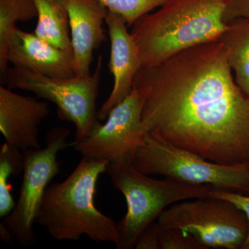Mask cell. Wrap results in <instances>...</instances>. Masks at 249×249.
I'll return each mask as SVG.
<instances>
[{
    "instance_id": "obj_18",
    "label": "cell",
    "mask_w": 249,
    "mask_h": 249,
    "mask_svg": "<svg viewBox=\"0 0 249 249\" xmlns=\"http://www.w3.org/2000/svg\"><path fill=\"white\" fill-rule=\"evenodd\" d=\"M109 11L120 15L128 27H132L137 20L160 7L165 0H98Z\"/></svg>"
},
{
    "instance_id": "obj_22",
    "label": "cell",
    "mask_w": 249,
    "mask_h": 249,
    "mask_svg": "<svg viewBox=\"0 0 249 249\" xmlns=\"http://www.w3.org/2000/svg\"><path fill=\"white\" fill-rule=\"evenodd\" d=\"M0 237L4 242L9 244L13 243L15 240L14 235L2 222L0 224Z\"/></svg>"
},
{
    "instance_id": "obj_21",
    "label": "cell",
    "mask_w": 249,
    "mask_h": 249,
    "mask_svg": "<svg viewBox=\"0 0 249 249\" xmlns=\"http://www.w3.org/2000/svg\"><path fill=\"white\" fill-rule=\"evenodd\" d=\"M239 17L249 18V0H231L223 14V21L227 23Z\"/></svg>"
},
{
    "instance_id": "obj_12",
    "label": "cell",
    "mask_w": 249,
    "mask_h": 249,
    "mask_svg": "<svg viewBox=\"0 0 249 249\" xmlns=\"http://www.w3.org/2000/svg\"><path fill=\"white\" fill-rule=\"evenodd\" d=\"M50 112L49 103L0 86V132L9 145L40 149L39 127Z\"/></svg>"
},
{
    "instance_id": "obj_7",
    "label": "cell",
    "mask_w": 249,
    "mask_h": 249,
    "mask_svg": "<svg viewBox=\"0 0 249 249\" xmlns=\"http://www.w3.org/2000/svg\"><path fill=\"white\" fill-rule=\"evenodd\" d=\"M163 228L190 232L206 249H242L249 231L245 213L220 198L207 196L175 203L157 220Z\"/></svg>"
},
{
    "instance_id": "obj_4",
    "label": "cell",
    "mask_w": 249,
    "mask_h": 249,
    "mask_svg": "<svg viewBox=\"0 0 249 249\" xmlns=\"http://www.w3.org/2000/svg\"><path fill=\"white\" fill-rule=\"evenodd\" d=\"M106 172L127 202V213L118 224L119 249L134 248L142 232L167 208L179 201L207 197L216 188L170 178L155 179L136 169L131 160L109 162Z\"/></svg>"
},
{
    "instance_id": "obj_11",
    "label": "cell",
    "mask_w": 249,
    "mask_h": 249,
    "mask_svg": "<svg viewBox=\"0 0 249 249\" xmlns=\"http://www.w3.org/2000/svg\"><path fill=\"white\" fill-rule=\"evenodd\" d=\"M6 59L13 66L45 76L70 78L76 75L73 51L58 48L17 27L8 36Z\"/></svg>"
},
{
    "instance_id": "obj_9",
    "label": "cell",
    "mask_w": 249,
    "mask_h": 249,
    "mask_svg": "<svg viewBox=\"0 0 249 249\" xmlns=\"http://www.w3.org/2000/svg\"><path fill=\"white\" fill-rule=\"evenodd\" d=\"M142 96L133 88L111 109L105 124L96 121L85 137L73 142V147L83 157L109 163L132 160L147 134L142 124Z\"/></svg>"
},
{
    "instance_id": "obj_19",
    "label": "cell",
    "mask_w": 249,
    "mask_h": 249,
    "mask_svg": "<svg viewBox=\"0 0 249 249\" xmlns=\"http://www.w3.org/2000/svg\"><path fill=\"white\" fill-rule=\"evenodd\" d=\"M156 249H206L190 232L155 222Z\"/></svg>"
},
{
    "instance_id": "obj_14",
    "label": "cell",
    "mask_w": 249,
    "mask_h": 249,
    "mask_svg": "<svg viewBox=\"0 0 249 249\" xmlns=\"http://www.w3.org/2000/svg\"><path fill=\"white\" fill-rule=\"evenodd\" d=\"M227 24L218 40L227 51L236 83L249 96V18H235Z\"/></svg>"
},
{
    "instance_id": "obj_5",
    "label": "cell",
    "mask_w": 249,
    "mask_h": 249,
    "mask_svg": "<svg viewBox=\"0 0 249 249\" xmlns=\"http://www.w3.org/2000/svg\"><path fill=\"white\" fill-rule=\"evenodd\" d=\"M136 169L181 182L209 185L218 189L249 195V163L224 165L147 133L132 160Z\"/></svg>"
},
{
    "instance_id": "obj_13",
    "label": "cell",
    "mask_w": 249,
    "mask_h": 249,
    "mask_svg": "<svg viewBox=\"0 0 249 249\" xmlns=\"http://www.w3.org/2000/svg\"><path fill=\"white\" fill-rule=\"evenodd\" d=\"M76 75L91 74L93 52L106 39L108 9L98 0H65Z\"/></svg>"
},
{
    "instance_id": "obj_2",
    "label": "cell",
    "mask_w": 249,
    "mask_h": 249,
    "mask_svg": "<svg viewBox=\"0 0 249 249\" xmlns=\"http://www.w3.org/2000/svg\"><path fill=\"white\" fill-rule=\"evenodd\" d=\"M109 162L83 157L68 178L49 185L41 201L36 222L58 241L80 240L119 242L118 224L94 204L98 178Z\"/></svg>"
},
{
    "instance_id": "obj_16",
    "label": "cell",
    "mask_w": 249,
    "mask_h": 249,
    "mask_svg": "<svg viewBox=\"0 0 249 249\" xmlns=\"http://www.w3.org/2000/svg\"><path fill=\"white\" fill-rule=\"evenodd\" d=\"M37 17L34 0H0V71L1 78L9 68L6 42L10 31L18 22H27Z\"/></svg>"
},
{
    "instance_id": "obj_10",
    "label": "cell",
    "mask_w": 249,
    "mask_h": 249,
    "mask_svg": "<svg viewBox=\"0 0 249 249\" xmlns=\"http://www.w3.org/2000/svg\"><path fill=\"white\" fill-rule=\"evenodd\" d=\"M106 24L110 40L109 68L114 85L109 97L97 111L99 121L106 120L111 109L131 93L134 78L142 67L138 47L124 18L108 10Z\"/></svg>"
},
{
    "instance_id": "obj_8",
    "label": "cell",
    "mask_w": 249,
    "mask_h": 249,
    "mask_svg": "<svg viewBox=\"0 0 249 249\" xmlns=\"http://www.w3.org/2000/svg\"><path fill=\"white\" fill-rule=\"evenodd\" d=\"M70 134L67 127H54L46 134L44 148L23 150L24 167L22 186L16 206L2 223L15 240L24 247L35 244L34 225L39 207L49 183L60 173L57 160L59 152L73 146V142H67Z\"/></svg>"
},
{
    "instance_id": "obj_20",
    "label": "cell",
    "mask_w": 249,
    "mask_h": 249,
    "mask_svg": "<svg viewBox=\"0 0 249 249\" xmlns=\"http://www.w3.org/2000/svg\"><path fill=\"white\" fill-rule=\"evenodd\" d=\"M209 196L226 199L235 204L245 213L249 223V195L214 188L213 191L210 192ZM241 249H249V231L245 243Z\"/></svg>"
},
{
    "instance_id": "obj_3",
    "label": "cell",
    "mask_w": 249,
    "mask_h": 249,
    "mask_svg": "<svg viewBox=\"0 0 249 249\" xmlns=\"http://www.w3.org/2000/svg\"><path fill=\"white\" fill-rule=\"evenodd\" d=\"M231 0H165L132 26L142 67L160 64L190 47L219 40L223 14Z\"/></svg>"
},
{
    "instance_id": "obj_17",
    "label": "cell",
    "mask_w": 249,
    "mask_h": 249,
    "mask_svg": "<svg viewBox=\"0 0 249 249\" xmlns=\"http://www.w3.org/2000/svg\"><path fill=\"white\" fill-rule=\"evenodd\" d=\"M24 157L22 150L5 142L0 148V216L6 217L16 206L11 195V176L23 173Z\"/></svg>"
},
{
    "instance_id": "obj_1",
    "label": "cell",
    "mask_w": 249,
    "mask_h": 249,
    "mask_svg": "<svg viewBox=\"0 0 249 249\" xmlns=\"http://www.w3.org/2000/svg\"><path fill=\"white\" fill-rule=\"evenodd\" d=\"M134 88L148 134L224 165L249 163V96L219 40L142 67Z\"/></svg>"
},
{
    "instance_id": "obj_15",
    "label": "cell",
    "mask_w": 249,
    "mask_h": 249,
    "mask_svg": "<svg viewBox=\"0 0 249 249\" xmlns=\"http://www.w3.org/2000/svg\"><path fill=\"white\" fill-rule=\"evenodd\" d=\"M37 11V37L65 51L72 50L65 0H34Z\"/></svg>"
},
{
    "instance_id": "obj_6",
    "label": "cell",
    "mask_w": 249,
    "mask_h": 249,
    "mask_svg": "<svg viewBox=\"0 0 249 249\" xmlns=\"http://www.w3.org/2000/svg\"><path fill=\"white\" fill-rule=\"evenodd\" d=\"M102 64V56L100 55L93 73L70 78L45 76L13 66L6 70L3 83L10 89L30 91L38 98L54 103L58 107L60 119L74 124L78 140L85 137L98 120L96 103Z\"/></svg>"
}]
</instances>
